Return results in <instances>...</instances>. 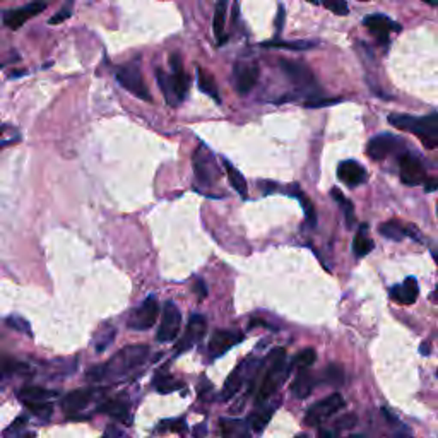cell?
Returning <instances> with one entry per match:
<instances>
[{"label":"cell","instance_id":"6da1fadb","mask_svg":"<svg viewBox=\"0 0 438 438\" xmlns=\"http://www.w3.org/2000/svg\"><path fill=\"white\" fill-rule=\"evenodd\" d=\"M149 356V348L148 346H127V348L120 349L118 353H115L106 363L98 365L87 370V379L90 380H106V379H120L125 376L130 372L136 370L137 367H141Z\"/></svg>","mask_w":438,"mask_h":438},{"label":"cell","instance_id":"7a4b0ae2","mask_svg":"<svg viewBox=\"0 0 438 438\" xmlns=\"http://www.w3.org/2000/svg\"><path fill=\"white\" fill-rule=\"evenodd\" d=\"M389 122L395 129L416 136L425 148H438V115L432 113L423 115V117H413V115L392 113L389 115Z\"/></svg>","mask_w":438,"mask_h":438},{"label":"cell","instance_id":"3957f363","mask_svg":"<svg viewBox=\"0 0 438 438\" xmlns=\"http://www.w3.org/2000/svg\"><path fill=\"white\" fill-rule=\"evenodd\" d=\"M288 374H290V365L286 363V349H272L267 356V368L266 374H264L262 383H260L259 394H257V402L259 404L266 402L279 389V386H283Z\"/></svg>","mask_w":438,"mask_h":438},{"label":"cell","instance_id":"277c9868","mask_svg":"<svg viewBox=\"0 0 438 438\" xmlns=\"http://www.w3.org/2000/svg\"><path fill=\"white\" fill-rule=\"evenodd\" d=\"M117 80L124 90L129 91V93L144 99V101H151V93H149L148 86H146L141 67L137 65V62L120 65V67L117 69Z\"/></svg>","mask_w":438,"mask_h":438},{"label":"cell","instance_id":"5b68a950","mask_svg":"<svg viewBox=\"0 0 438 438\" xmlns=\"http://www.w3.org/2000/svg\"><path fill=\"white\" fill-rule=\"evenodd\" d=\"M192 163H194V175L199 185L213 187V183L218 182L219 168L216 164V160H214V156L207 151V148L201 146V148L195 149Z\"/></svg>","mask_w":438,"mask_h":438},{"label":"cell","instance_id":"8992f818","mask_svg":"<svg viewBox=\"0 0 438 438\" xmlns=\"http://www.w3.org/2000/svg\"><path fill=\"white\" fill-rule=\"evenodd\" d=\"M344 407V399L341 394H330L329 397L322 399V401H318L317 404H313L312 407L309 409V413H306L305 416V423L310 426H318L320 423L327 421L332 414L339 413L341 409Z\"/></svg>","mask_w":438,"mask_h":438},{"label":"cell","instance_id":"52a82bcc","mask_svg":"<svg viewBox=\"0 0 438 438\" xmlns=\"http://www.w3.org/2000/svg\"><path fill=\"white\" fill-rule=\"evenodd\" d=\"M180 325H182V313H180L178 306L173 302H167L163 306V315H161V324L157 329L156 339L160 343H171L178 336Z\"/></svg>","mask_w":438,"mask_h":438},{"label":"cell","instance_id":"ba28073f","mask_svg":"<svg viewBox=\"0 0 438 438\" xmlns=\"http://www.w3.org/2000/svg\"><path fill=\"white\" fill-rule=\"evenodd\" d=\"M279 65H281V71L284 72V76H286V78L290 79L299 91L312 93L315 87H317L312 71H310V67H306L305 64L283 59L281 62H279Z\"/></svg>","mask_w":438,"mask_h":438},{"label":"cell","instance_id":"9c48e42d","mask_svg":"<svg viewBox=\"0 0 438 438\" xmlns=\"http://www.w3.org/2000/svg\"><path fill=\"white\" fill-rule=\"evenodd\" d=\"M157 313H160V305H157L156 297H148L141 306L134 310L127 325L132 330H148L156 324Z\"/></svg>","mask_w":438,"mask_h":438},{"label":"cell","instance_id":"30bf717a","mask_svg":"<svg viewBox=\"0 0 438 438\" xmlns=\"http://www.w3.org/2000/svg\"><path fill=\"white\" fill-rule=\"evenodd\" d=\"M245 339V336L238 330H228V329H218L214 330L213 336L209 341V355L213 358H219V356L225 355L226 351H229L232 348H235L236 344H240Z\"/></svg>","mask_w":438,"mask_h":438},{"label":"cell","instance_id":"8fae6325","mask_svg":"<svg viewBox=\"0 0 438 438\" xmlns=\"http://www.w3.org/2000/svg\"><path fill=\"white\" fill-rule=\"evenodd\" d=\"M399 168H401V182L404 183V185L416 187L428 180L426 178L425 167H423V163L416 156L407 155L406 153V155L401 156V160H399Z\"/></svg>","mask_w":438,"mask_h":438},{"label":"cell","instance_id":"7c38bea8","mask_svg":"<svg viewBox=\"0 0 438 438\" xmlns=\"http://www.w3.org/2000/svg\"><path fill=\"white\" fill-rule=\"evenodd\" d=\"M206 329H207L206 318H204L201 313H192L190 318H188L185 334H183L182 339L176 344V353L180 355V353L188 351L192 346L197 344L204 337V334H206Z\"/></svg>","mask_w":438,"mask_h":438},{"label":"cell","instance_id":"4fadbf2b","mask_svg":"<svg viewBox=\"0 0 438 438\" xmlns=\"http://www.w3.org/2000/svg\"><path fill=\"white\" fill-rule=\"evenodd\" d=\"M47 9V3H41V2H31L28 6H22L19 9H10L6 10L2 16L3 24L10 29H19L22 24H24L28 19H31L38 14H41L43 10Z\"/></svg>","mask_w":438,"mask_h":438},{"label":"cell","instance_id":"5bb4252c","mask_svg":"<svg viewBox=\"0 0 438 438\" xmlns=\"http://www.w3.org/2000/svg\"><path fill=\"white\" fill-rule=\"evenodd\" d=\"M260 71L259 65L253 62H238L233 71V79H235V87L240 94H247L253 90V86L259 80Z\"/></svg>","mask_w":438,"mask_h":438},{"label":"cell","instance_id":"9a60e30c","mask_svg":"<svg viewBox=\"0 0 438 438\" xmlns=\"http://www.w3.org/2000/svg\"><path fill=\"white\" fill-rule=\"evenodd\" d=\"M363 24L367 26L368 31H370L372 34H375L376 40L383 45L389 41L390 31H401V26H399L395 21H392L390 17L383 16V14H372V16L365 17Z\"/></svg>","mask_w":438,"mask_h":438},{"label":"cell","instance_id":"2e32d148","mask_svg":"<svg viewBox=\"0 0 438 438\" xmlns=\"http://www.w3.org/2000/svg\"><path fill=\"white\" fill-rule=\"evenodd\" d=\"M253 361H255L253 358H247L245 361H241L235 370L229 374V376L225 382V387H222L221 401H229V399L235 397V395L238 394V390H240L241 386H243V380H245V376H247L248 370H252Z\"/></svg>","mask_w":438,"mask_h":438},{"label":"cell","instance_id":"e0dca14e","mask_svg":"<svg viewBox=\"0 0 438 438\" xmlns=\"http://www.w3.org/2000/svg\"><path fill=\"white\" fill-rule=\"evenodd\" d=\"M399 144H401V142H399L395 136H390V134H380V136H375L374 139L368 142L367 155L374 161H382L386 160L387 156H390L392 153L397 149Z\"/></svg>","mask_w":438,"mask_h":438},{"label":"cell","instance_id":"ac0fdd59","mask_svg":"<svg viewBox=\"0 0 438 438\" xmlns=\"http://www.w3.org/2000/svg\"><path fill=\"white\" fill-rule=\"evenodd\" d=\"M170 65L173 69V72L170 74L173 93H175L176 99H178V103H182L183 99L187 98L188 87H190V79H188L185 71H183L182 59H180L178 53H173V55L170 57Z\"/></svg>","mask_w":438,"mask_h":438},{"label":"cell","instance_id":"d6986e66","mask_svg":"<svg viewBox=\"0 0 438 438\" xmlns=\"http://www.w3.org/2000/svg\"><path fill=\"white\" fill-rule=\"evenodd\" d=\"M337 176H339L341 182L348 187H358L361 183L367 182L368 173L363 167L355 160L341 161L339 167H337Z\"/></svg>","mask_w":438,"mask_h":438},{"label":"cell","instance_id":"ffe728a7","mask_svg":"<svg viewBox=\"0 0 438 438\" xmlns=\"http://www.w3.org/2000/svg\"><path fill=\"white\" fill-rule=\"evenodd\" d=\"M418 295H420V286H418V281L414 278H407L404 279V283L390 288V297L397 303H402V305H413L418 299Z\"/></svg>","mask_w":438,"mask_h":438},{"label":"cell","instance_id":"44dd1931","mask_svg":"<svg viewBox=\"0 0 438 438\" xmlns=\"http://www.w3.org/2000/svg\"><path fill=\"white\" fill-rule=\"evenodd\" d=\"M91 399H93V392L91 390L76 389V390L69 392V394L64 397L62 409L67 414H76L90 404Z\"/></svg>","mask_w":438,"mask_h":438},{"label":"cell","instance_id":"7402d4cb","mask_svg":"<svg viewBox=\"0 0 438 438\" xmlns=\"http://www.w3.org/2000/svg\"><path fill=\"white\" fill-rule=\"evenodd\" d=\"M315 375L310 372V368H303V370L298 372V375L295 376V382L291 386V392L297 399H306L310 394H312L313 387H315Z\"/></svg>","mask_w":438,"mask_h":438},{"label":"cell","instance_id":"603a6c76","mask_svg":"<svg viewBox=\"0 0 438 438\" xmlns=\"http://www.w3.org/2000/svg\"><path fill=\"white\" fill-rule=\"evenodd\" d=\"M226 16H228V3H226L225 0H219V2L216 3V9H214V19H213L214 36H216L219 45H222L226 40H228V36H225Z\"/></svg>","mask_w":438,"mask_h":438},{"label":"cell","instance_id":"cb8c5ba5","mask_svg":"<svg viewBox=\"0 0 438 438\" xmlns=\"http://www.w3.org/2000/svg\"><path fill=\"white\" fill-rule=\"evenodd\" d=\"M219 426H221L222 438H250V433L247 432V425L240 420L222 418L219 421Z\"/></svg>","mask_w":438,"mask_h":438},{"label":"cell","instance_id":"d4e9b609","mask_svg":"<svg viewBox=\"0 0 438 438\" xmlns=\"http://www.w3.org/2000/svg\"><path fill=\"white\" fill-rule=\"evenodd\" d=\"M98 411L103 414H108L111 418H117V420H125L127 414H129V402L122 397L110 399V401L103 402L98 407Z\"/></svg>","mask_w":438,"mask_h":438},{"label":"cell","instance_id":"484cf974","mask_svg":"<svg viewBox=\"0 0 438 438\" xmlns=\"http://www.w3.org/2000/svg\"><path fill=\"white\" fill-rule=\"evenodd\" d=\"M55 392L43 389V387H36V386H29L24 387L21 392H19V399H21L24 404H36V402H47V399L53 397Z\"/></svg>","mask_w":438,"mask_h":438},{"label":"cell","instance_id":"4316f807","mask_svg":"<svg viewBox=\"0 0 438 438\" xmlns=\"http://www.w3.org/2000/svg\"><path fill=\"white\" fill-rule=\"evenodd\" d=\"M367 229V225H361L360 232L356 233L355 240H353V252H355L356 257H367L368 253L374 250V240L368 236Z\"/></svg>","mask_w":438,"mask_h":438},{"label":"cell","instance_id":"83f0119b","mask_svg":"<svg viewBox=\"0 0 438 438\" xmlns=\"http://www.w3.org/2000/svg\"><path fill=\"white\" fill-rule=\"evenodd\" d=\"M274 411H276V406L264 407V409H259V411H253L250 416H248V426L252 428V432L262 433L264 428H266V426L269 425V421H271Z\"/></svg>","mask_w":438,"mask_h":438},{"label":"cell","instance_id":"f1b7e54d","mask_svg":"<svg viewBox=\"0 0 438 438\" xmlns=\"http://www.w3.org/2000/svg\"><path fill=\"white\" fill-rule=\"evenodd\" d=\"M197 84H199V90L202 91L204 94L211 96L213 99H216L219 103V91H218V84L214 76H211L209 72L204 71L202 67H197Z\"/></svg>","mask_w":438,"mask_h":438},{"label":"cell","instance_id":"f546056e","mask_svg":"<svg viewBox=\"0 0 438 438\" xmlns=\"http://www.w3.org/2000/svg\"><path fill=\"white\" fill-rule=\"evenodd\" d=\"M156 79H157V84H160L161 93H163L164 99H167L168 105H171V106L178 105V99H176L175 93H173L170 74H167V72H164L163 69H156Z\"/></svg>","mask_w":438,"mask_h":438},{"label":"cell","instance_id":"4dcf8cb0","mask_svg":"<svg viewBox=\"0 0 438 438\" xmlns=\"http://www.w3.org/2000/svg\"><path fill=\"white\" fill-rule=\"evenodd\" d=\"M317 41H309V40H297V41H283V40H272L262 43V47L266 48H284V50H297V52H302V50H310L313 47H317Z\"/></svg>","mask_w":438,"mask_h":438},{"label":"cell","instance_id":"1f68e13d","mask_svg":"<svg viewBox=\"0 0 438 438\" xmlns=\"http://www.w3.org/2000/svg\"><path fill=\"white\" fill-rule=\"evenodd\" d=\"M379 232L382 236L390 238V240H394V241H401V240H404V236H407V228H404V226H402L399 221H394V219H392V221L383 222V225H380Z\"/></svg>","mask_w":438,"mask_h":438},{"label":"cell","instance_id":"d6a6232c","mask_svg":"<svg viewBox=\"0 0 438 438\" xmlns=\"http://www.w3.org/2000/svg\"><path fill=\"white\" fill-rule=\"evenodd\" d=\"M225 168H226V175H228V180H229V183H232V187L235 188L240 195L247 194V190H248L247 180H245V176L241 175L240 170H236L229 161H225Z\"/></svg>","mask_w":438,"mask_h":438},{"label":"cell","instance_id":"836d02e7","mask_svg":"<svg viewBox=\"0 0 438 438\" xmlns=\"http://www.w3.org/2000/svg\"><path fill=\"white\" fill-rule=\"evenodd\" d=\"M330 195H332L334 201H337L341 204V207H343L344 214H346V226H353V222H355V207H353V202L348 201V199L344 197L343 192L339 190V188H332L330 190Z\"/></svg>","mask_w":438,"mask_h":438},{"label":"cell","instance_id":"e575fe53","mask_svg":"<svg viewBox=\"0 0 438 438\" xmlns=\"http://www.w3.org/2000/svg\"><path fill=\"white\" fill-rule=\"evenodd\" d=\"M155 387L157 392H161V394H170L173 390L182 389L183 383L173 379L171 375H157L155 379Z\"/></svg>","mask_w":438,"mask_h":438},{"label":"cell","instance_id":"d590c367","mask_svg":"<svg viewBox=\"0 0 438 438\" xmlns=\"http://www.w3.org/2000/svg\"><path fill=\"white\" fill-rule=\"evenodd\" d=\"M28 367L21 361H16L13 358H7V356H0V379L10 374H17V372H26Z\"/></svg>","mask_w":438,"mask_h":438},{"label":"cell","instance_id":"8d00e7d4","mask_svg":"<svg viewBox=\"0 0 438 438\" xmlns=\"http://www.w3.org/2000/svg\"><path fill=\"white\" fill-rule=\"evenodd\" d=\"M113 339H115V329L113 327H105V329L99 330V334L96 336V339H94L96 351L98 353L105 351V349L108 348L111 343H113Z\"/></svg>","mask_w":438,"mask_h":438},{"label":"cell","instance_id":"74e56055","mask_svg":"<svg viewBox=\"0 0 438 438\" xmlns=\"http://www.w3.org/2000/svg\"><path fill=\"white\" fill-rule=\"evenodd\" d=\"M325 382L332 387H341L344 383V370L339 365H329L325 370Z\"/></svg>","mask_w":438,"mask_h":438},{"label":"cell","instance_id":"f35d334b","mask_svg":"<svg viewBox=\"0 0 438 438\" xmlns=\"http://www.w3.org/2000/svg\"><path fill=\"white\" fill-rule=\"evenodd\" d=\"M315 360H317V355H315L313 349H303V351H299L297 355V358H295L293 365H297V367L299 368V370H303V368H310L312 365L315 363Z\"/></svg>","mask_w":438,"mask_h":438},{"label":"cell","instance_id":"ab89813d","mask_svg":"<svg viewBox=\"0 0 438 438\" xmlns=\"http://www.w3.org/2000/svg\"><path fill=\"white\" fill-rule=\"evenodd\" d=\"M298 201H299V204H302L303 213H305V216H306V221H309L310 225L313 226L315 221H317V213H315L313 202L310 201L309 197H305L303 194H299V192H298Z\"/></svg>","mask_w":438,"mask_h":438},{"label":"cell","instance_id":"60d3db41","mask_svg":"<svg viewBox=\"0 0 438 438\" xmlns=\"http://www.w3.org/2000/svg\"><path fill=\"white\" fill-rule=\"evenodd\" d=\"M29 411L38 418H50L53 413V406L50 402H36V404H26Z\"/></svg>","mask_w":438,"mask_h":438},{"label":"cell","instance_id":"b9f144b4","mask_svg":"<svg viewBox=\"0 0 438 438\" xmlns=\"http://www.w3.org/2000/svg\"><path fill=\"white\" fill-rule=\"evenodd\" d=\"M322 6H324L325 9L332 10V13L337 14V16H346L349 10L348 3L343 2V0H330V2H324Z\"/></svg>","mask_w":438,"mask_h":438},{"label":"cell","instance_id":"7bdbcfd3","mask_svg":"<svg viewBox=\"0 0 438 438\" xmlns=\"http://www.w3.org/2000/svg\"><path fill=\"white\" fill-rule=\"evenodd\" d=\"M7 325H9L10 329L14 330H19V332H24V334H29V324L24 320V318L17 317V315H13V317L7 318Z\"/></svg>","mask_w":438,"mask_h":438},{"label":"cell","instance_id":"ee69618b","mask_svg":"<svg viewBox=\"0 0 438 438\" xmlns=\"http://www.w3.org/2000/svg\"><path fill=\"white\" fill-rule=\"evenodd\" d=\"M356 425V416L355 414H344V416L337 418L334 423V428L336 430H351Z\"/></svg>","mask_w":438,"mask_h":438},{"label":"cell","instance_id":"f6af8a7d","mask_svg":"<svg viewBox=\"0 0 438 438\" xmlns=\"http://www.w3.org/2000/svg\"><path fill=\"white\" fill-rule=\"evenodd\" d=\"M72 16V13H71V9H69V7H65V9H62L60 10L59 14H55V16H53L52 19H50V24H60V22H64L65 19H69Z\"/></svg>","mask_w":438,"mask_h":438},{"label":"cell","instance_id":"bcb514c9","mask_svg":"<svg viewBox=\"0 0 438 438\" xmlns=\"http://www.w3.org/2000/svg\"><path fill=\"white\" fill-rule=\"evenodd\" d=\"M194 293L197 295L199 299H204V298L207 297V288H206V283H204L202 279H195Z\"/></svg>","mask_w":438,"mask_h":438},{"label":"cell","instance_id":"7dc6e473","mask_svg":"<svg viewBox=\"0 0 438 438\" xmlns=\"http://www.w3.org/2000/svg\"><path fill=\"white\" fill-rule=\"evenodd\" d=\"M284 6L278 7V17H276V34H281L284 28Z\"/></svg>","mask_w":438,"mask_h":438},{"label":"cell","instance_id":"c3c4849f","mask_svg":"<svg viewBox=\"0 0 438 438\" xmlns=\"http://www.w3.org/2000/svg\"><path fill=\"white\" fill-rule=\"evenodd\" d=\"M341 99H315V101H309L306 103V106H310V108H318V106H327V105H334V103H339Z\"/></svg>","mask_w":438,"mask_h":438},{"label":"cell","instance_id":"681fc988","mask_svg":"<svg viewBox=\"0 0 438 438\" xmlns=\"http://www.w3.org/2000/svg\"><path fill=\"white\" fill-rule=\"evenodd\" d=\"M163 426H168V428H170L171 432H183V430L187 428L185 421H183V420H176V421H168V423H163Z\"/></svg>","mask_w":438,"mask_h":438},{"label":"cell","instance_id":"f907efd6","mask_svg":"<svg viewBox=\"0 0 438 438\" xmlns=\"http://www.w3.org/2000/svg\"><path fill=\"white\" fill-rule=\"evenodd\" d=\"M318 438H337V433L332 432V430L320 428L318 430Z\"/></svg>","mask_w":438,"mask_h":438},{"label":"cell","instance_id":"816d5d0a","mask_svg":"<svg viewBox=\"0 0 438 438\" xmlns=\"http://www.w3.org/2000/svg\"><path fill=\"white\" fill-rule=\"evenodd\" d=\"M438 188V180L437 178H432V180H426L425 182V190L426 192H433V190H437Z\"/></svg>","mask_w":438,"mask_h":438},{"label":"cell","instance_id":"f5cc1de1","mask_svg":"<svg viewBox=\"0 0 438 438\" xmlns=\"http://www.w3.org/2000/svg\"><path fill=\"white\" fill-rule=\"evenodd\" d=\"M195 438H204V435H206V425H201V426H195Z\"/></svg>","mask_w":438,"mask_h":438},{"label":"cell","instance_id":"db71d44e","mask_svg":"<svg viewBox=\"0 0 438 438\" xmlns=\"http://www.w3.org/2000/svg\"><path fill=\"white\" fill-rule=\"evenodd\" d=\"M430 299H432V302H435V303H438V286L435 288V291H433L432 295H430Z\"/></svg>","mask_w":438,"mask_h":438},{"label":"cell","instance_id":"11a10c76","mask_svg":"<svg viewBox=\"0 0 438 438\" xmlns=\"http://www.w3.org/2000/svg\"><path fill=\"white\" fill-rule=\"evenodd\" d=\"M421 353H423V355H425V356L430 353V348H428V344H426V343L421 344Z\"/></svg>","mask_w":438,"mask_h":438},{"label":"cell","instance_id":"9f6ffc18","mask_svg":"<svg viewBox=\"0 0 438 438\" xmlns=\"http://www.w3.org/2000/svg\"><path fill=\"white\" fill-rule=\"evenodd\" d=\"M295 438H310V437L305 435V433H302V435H298V437H295Z\"/></svg>","mask_w":438,"mask_h":438},{"label":"cell","instance_id":"6f0895ef","mask_svg":"<svg viewBox=\"0 0 438 438\" xmlns=\"http://www.w3.org/2000/svg\"><path fill=\"white\" fill-rule=\"evenodd\" d=\"M351 438H361V437H351Z\"/></svg>","mask_w":438,"mask_h":438},{"label":"cell","instance_id":"680465c9","mask_svg":"<svg viewBox=\"0 0 438 438\" xmlns=\"http://www.w3.org/2000/svg\"><path fill=\"white\" fill-rule=\"evenodd\" d=\"M437 379H438V370H437Z\"/></svg>","mask_w":438,"mask_h":438}]
</instances>
